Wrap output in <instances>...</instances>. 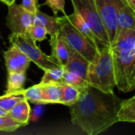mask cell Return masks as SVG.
<instances>
[{
  "mask_svg": "<svg viewBox=\"0 0 135 135\" xmlns=\"http://www.w3.org/2000/svg\"><path fill=\"white\" fill-rule=\"evenodd\" d=\"M87 81L105 93H114L116 86L114 58L110 46L102 47L89 62Z\"/></svg>",
  "mask_w": 135,
  "mask_h": 135,
  "instance_id": "cell-2",
  "label": "cell"
},
{
  "mask_svg": "<svg viewBox=\"0 0 135 135\" xmlns=\"http://www.w3.org/2000/svg\"><path fill=\"white\" fill-rule=\"evenodd\" d=\"M114 2L117 10L118 28L116 35L118 32L126 28L135 29V11L129 1L114 0Z\"/></svg>",
  "mask_w": 135,
  "mask_h": 135,
  "instance_id": "cell-10",
  "label": "cell"
},
{
  "mask_svg": "<svg viewBox=\"0 0 135 135\" xmlns=\"http://www.w3.org/2000/svg\"><path fill=\"white\" fill-rule=\"evenodd\" d=\"M62 83L70 84V85H74L80 89H82L85 87H86L88 85H89L88 83L87 80L84 79L83 78H81L77 74H74L66 71V70H65L64 74H63Z\"/></svg>",
  "mask_w": 135,
  "mask_h": 135,
  "instance_id": "cell-24",
  "label": "cell"
},
{
  "mask_svg": "<svg viewBox=\"0 0 135 135\" xmlns=\"http://www.w3.org/2000/svg\"><path fill=\"white\" fill-rule=\"evenodd\" d=\"M0 1L2 2L4 4L9 6V5H11V4H13V3H14L16 0H0Z\"/></svg>",
  "mask_w": 135,
  "mask_h": 135,
  "instance_id": "cell-29",
  "label": "cell"
},
{
  "mask_svg": "<svg viewBox=\"0 0 135 135\" xmlns=\"http://www.w3.org/2000/svg\"><path fill=\"white\" fill-rule=\"evenodd\" d=\"M112 55L116 87L125 93L131 92L135 89V47L131 51Z\"/></svg>",
  "mask_w": 135,
  "mask_h": 135,
  "instance_id": "cell-4",
  "label": "cell"
},
{
  "mask_svg": "<svg viewBox=\"0 0 135 135\" xmlns=\"http://www.w3.org/2000/svg\"><path fill=\"white\" fill-rule=\"evenodd\" d=\"M71 2L74 9L80 13L93 32L100 46H110L108 32L94 0H71Z\"/></svg>",
  "mask_w": 135,
  "mask_h": 135,
  "instance_id": "cell-6",
  "label": "cell"
},
{
  "mask_svg": "<svg viewBox=\"0 0 135 135\" xmlns=\"http://www.w3.org/2000/svg\"><path fill=\"white\" fill-rule=\"evenodd\" d=\"M25 79V73H8L6 93H13L23 90Z\"/></svg>",
  "mask_w": 135,
  "mask_h": 135,
  "instance_id": "cell-19",
  "label": "cell"
},
{
  "mask_svg": "<svg viewBox=\"0 0 135 135\" xmlns=\"http://www.w3.org/2000/svg\"><path fill=\"white\" fill-rule=\"evenodd\" d=\"M22 100H25V97L21 91L9 94L5 93V95L0 97V108L8 112Z\"/></svg>",
  "mask_w": 135,
  "mask_h": 135,
  "instance_id": "cell-21",
  "label": "cell"
},
{
  "mask_svg": "<svg viewBox=\"0 0 135 135\" xmlns=\"http://www.w3.org/2000/svg\"><path fill=\"white\" fill-rule=\"evenodd\" d=\"M5 63L8 73H25L31 60L17 47H11L4 53Z\"/></svg>",
  "mask_w": 135,
  "mask_h": 135,
  "instance_id": "cell-9",
  "label": "cell"
},
{
  "mask_svg": "<svg viewBox=\"0 0 135 135\" xmlns=\"http://www.w3.org/2000/svg\"><path fill=\"white\" fill-rule=\"evenodd\" d=\"M118 121L135 123V96L123 100L118 113Z\"/></svg>",
  "mask_w": 135,
  "mask_h": 135,
  "instance_id": "cell-18",
  "label": "cell"
},
{
  "mask_svg": "<svg viewBox=\"0 0 135 135\" xmlns=\"http://www.w3.org/2000/svg\"><path fill=\"white\" fill-rule=\"evenodd\" d=\"M134 96H135V95H134Z\"/></svg>",
  "mask_w": 135,
  "mask_h": 135,
  "instance_id": "cell-32",
  "label": "cell"
},
{
  "mask_svg": "<svg viewBox=\"0 0 135 135\" xmlns=\"http://www.w3.org/2000/svg\"><path fill=\"white\" fill-rule=\"evenodd\" d=\"M123 99L90 85L81 89L78 101L70 106L71 122L89 135L106 131L118 121Z\"/></svg>",
  "mask_w": 135,
  "mask_h": 135,
  "instance_id": "cell-1",
  "label": "cell"
},
{
  "mask_svg": "<svg viewBox=\"0 0 135 135\" xmlns=\"http://www.w3.org/2000/svg\"><path fill=\"white\" fill-rule=\"evenodd\" d=\"M6 25L12 34H26L34 25L35 14L15 2L8 6Z\"/></svg>",
  "mask_w": 135,
  "mask_h": 135,
  "instance_id": "cell-7",
  "label": "cell"
},
{
  "mask_svg": "<svg viewBox=\"0 0 135 135\" xmlns=\"http://www.w3.org/2000/svg\"><path fill=\"white\" fill-rule=\"evenodd\" d=\"M135 47V29L126 28L117 33L110 47L112 52L120 53L129 51Z\"/></svg>",
  "mask_w": 135,
  "mask_h": 135,
  "instance_id": "cell-12",
  "label": "cell"
},
{
  "mask_svg": "<svg viewBox=\"0 0 135 135\" xmlns=\"http://www.w3.org/2000/svg\"><path fill=\"white\" fill-rule=\"evenodd\" d=\"M44 5L51 9L55 16H57L59 12L62 13L63 15L66 14L65 11V0H46Z\"/></svg>",
  "mask_w": 135,
  "mask_h": 135,
  "instance_id": "cell-27",
  "label": "cell"
},
{
  "mask_svg": "<svg viewBox=\"0 0 135 135\" xmlns=\"http://www.w3.org/2000/svg\"><path fill=\"white\" fill-rule=\"evenodd\" d=\"M7 115V112H5L4 110H2V108H0V116H2V115Z\"/></svg>",
  "mask_w": 135,
  "mask_h": 135,
  "instance_id": "cell-31",
  "label": "cell"
},
{
  "mask_svg": "<svg viewBox=\"0 0 135 135\" xmlns=\"http://www.w3.org/2000/svg\"><path fill=\"white\" fill-rule=\"evenodd\" d=\"M81 94V89L70 84L62 83V94L59 104L71 106L75 104Z\"/></svg>",
  "mask_w": 135,
  "mask_h": 135,
  "instance_id": "cell-20",
  "label": "cell"
},
{
  "mask_svg": "<svg viewBox=\"0 0 135 135\" xmlns=\"http://www.w3.org/2000/svg\"><path fill=\"white\" fill-rule=\"evenodd\" d=\"M21 127V123L13 120L8 115L0 116V131L13 132Z\"/></svg>",
  "mask_w": 135,
  "mask_h": 135,
  "instance_id": "cell-25",
  "label": "cell"
},
{
  "mask_svg": "<svg viewBox=\"0 0 135 135\" xmlns=\"http://www.w3.org/2000/svg\"><path fill=\"white\" fill-rule=\"evenodd\" d=\"M9 40L11 45L19 48L27 57L37 65L44 71L59 67V64L52 55L44 54L36 44V41L30 36L28 33L26 34H10Z\"/></svg>",
  "mask_w": 135,
  "mask_h": 135,
  "instance_id": "cell-5",
  "label": "cell"
},
{
  "mask_svg": "<svg viewBox=\"0 0 135 135\" xmlns=\"http://www.w3.org/2000/svg\"><path fill=\"white\" fill-rule=\"evenodd\" d=\"M28 34L35 41H42L46 39L48 33L47 29L44 26L34 24L29 29Z\"/></svg>",
  "mask_w": 135,
  "mask_h": 135,
  "instance_id": "cell-26",
  "label": "cell"
},
{
  "mask_svg": "<svg viewBox=\"0 0 135 135\" xmlns=\"http://www.w3.org/2000/svg\"><path fill=\"white\" fill-rule=\"evenodd\" d=\"M25 9L28 11L36 13L37 9H39L38 6V0H22V2L21 4Z\"/></svg>",
  "mask_w": 135,
  "mask_h": 135,
  "instance_id": "cell-28",
  "label": "cell"
},
{
  "mask_svg": "<svg viewBox=\"0 0 135 135\" xmlns=\"http://www.w3.org/2000/svg\"><path fill=\"white\" fill-rule=\"evenodd\" d=\"M7 115L13 120L21 123L22 127L27 125L31 116V108L28 101L25 99L21 100L7 112Z\"/></svg>",
  "mask_w": 135,
  "mask_h": 135,
  "instance_id": "cell-16",
  "label": "cell"
},
{
  "mask_svg": "<svg viewBox=\"0 0 135 135\" xmlns=\"http://www.w3.org/2000/svg\"><path fill=\"white\" fill-rule=\"evenodd\" d=\"M21 93L25 99L28 102L36 104H42V89L40 84L35 85L27 89H23L21 90Z\"/></svg>",
  "mask_w": 135,
  "mask_h": 135,
  "instance_id": "cell-23",
  "label": "cell"
},
{
  "mask_svg": "<svg viewBox=\"0 0 135 135\" xmlns=\"http://www.w3.org/2000/svg\"><path fill=\"white\" fill-rule=\"evenodd\" d=\"M68 17L70 20L71 23L74 25V27L77 29H78L89 40V41L99 51L101 48V47L100 46L98 40L96 36L94 35L93 32L89 28V25L85 22V21L84 20L82 16L80 14V13L78 10L74 9L73 13H71L70 15H68Z\"/></svg>",
  "mask_w": 135,
  "mask_h": 135,
  "instance_id": "cell-14",
  "label": "cell"
},
{
  "mask_svg": "<svg viewBox=\"0 0 135 135\" xmlns=\"http://www.w3.org/2000/svg\"><path fill=\"white\" fill-rule=\"evenodd\" d=\"M40 85L42 89V104H59L62 94V83Z\"/></svg>",
  "mask_w": 135,
  "mask_h": 135,
  "instance_id": "cell-15",
  "label": "cell"
},
{
  "mask_svg": "<svg viewBox=\"0 0 135 135\" xmlns=\"http://www.w3.org/2000/svg\"><path fill=\"white\" fill-rule=\"evenodd\" d=\"M64 68L59 66L44 70V74L41 78L40 84H54L62 83V78L64 74Z\"/></svg>",
  "mask_w": 135,
  "mask_h": 135,
  "instance_id": "cell-22",
  "label": "cell"
},
{
  "mask_svg": "<svg viewBox=\"0 0 135 135\" xmlns=\"http://www.w3.org/2000/svg\"><path fill=\"white\" fill-rule=\"evenodd\" d=\"M128 1H129L130 4L131 5V6L133 7V9H134L135 11V0H128Z\"/></svg>",
  "mask_w": 135,
  "mask_h": 135,
  "instance_id": "cell-30",
  "label": "cell"
},
{
  "mask_svg": "<svg viewBox=\"0 0 135 135\" xmlns=\"http://www.w3.org/2000/svg\"><path fill=\"white\" fill-rule=\"evenodd\" d=\"M94 2L105 26L110 44H112L115 38L118 28L115 2L114 0H94Z\"/></svg>",
  "mask_w": 135,
  "mask_h": 135,
  "instance_id": "cell-8",
  "label": "cell"
},
{
  "mask_svg": "<svg viewBox=\"0 0 135 135\" xmlns=\"http://www.w3.org/2000/svg\"><path fill=\"white\" fill-rule=\"evenodd\" d=\"M59 33L72 50L80 53L89 62L93 60L98 50L71 23L67 14L58 17Z\"/></svg>",
  "mask_w": 135,
  "mask_h": 135,
  "instance_id": "cell-3",
  "label": "cell"
},
{
  "mask_svg": "<svg viewBox=\"0 0 135 135\" xmlns=\"http://www.w3.org/2000/svg\"><path fill=\"white\" fill-rule=\"evenodd\" d=\"M49 43L51 47V55L55 59L59 66L64 68L72 55V48L59 35V30L56 34L51 36Z\"/></svg>",
  "mask_w": 135,
  "mask_h": 135,
  "instance_id": "cell-11",
  "label": "cell"
},
{
  "mask_svg": "<svg viewBox=\"0 0 135 135\" xmlns=\"http://www.w3.org/2000/svg\"><path fill=\"white\" fill-rule=\"evenodd\" d=\"M89 62H90L86 58H85L80 53L73 50L72 55L68 63L64 67V70L71 72L74 74H77L87 80Z\"/></svg>",
  "mask_w": 135,
  "mask_h": 135,
  "instance_id": "cell-13",
  "label": "cell"
},
{
  "mask_svg": "<svg viewBox=\"0 0 135 135\" xmlns=\"http://www.w3.org/2000/svg\"><path fill=\"white\" fill-rule=\"evenodd\" d=\"M34 24L44 26L47 29V33L50 35V36L56 34L59 30V22L57 16H49L41 12L40 9H38L36 13H35Z\"/></svg>",
  "mask_w": 135,
  "mask_h": 135,
  "instance_id": "cell-17",
  "label": "cell"
}]
</instances>
